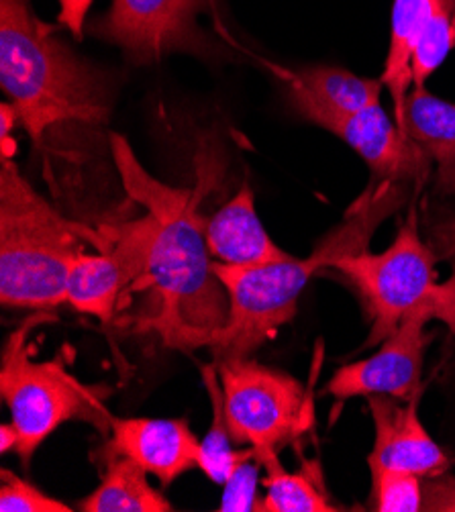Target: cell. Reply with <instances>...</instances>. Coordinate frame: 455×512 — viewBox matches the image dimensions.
Instances as JSON below:
<instances>
[{
	"instance_id": "6da1fadb",
	"label": "cell",
	"mask_w": 455,
	"mask_h": 512,
	"mask_svg": "<svg viewBox=\"0 0 455 512\" xmlns=\"http://www.w3.org/2000/svg\"><path fill=\"white\" fill-rule=\"evenodd\" d=\"M109 141L123 188L145 209L143 270L113 327L154 335L168 349L211 347L229 323V294L213 272L209 219L200 213L207 180L194 190L174 188L143 170L125 137L113 133Z\"/></svg>"
},
{
	"instance_id": "7a4b0ae2",
	"label": "cell",
	"mask_w": 455,
	"mask_h": 512,
	"mask_svg": "<svg viewBox=\"0 0 455 512\" xmlns=\"http://www.w3.org/2000/svg\"><path fill=\"white\" fill-rule=\"evenodd\" d=\"M407 182H374L351 204L343 221L331 229L309 258H286L262 266H227L213 262V272L229 294V323L209 347L215 360L249 357L296 315V304L311 278L345 255L368 249L376 229L409 198Z\"/></svg>"
},
{
	"instance_id": "3957f363",
	"label": "cell",
	"mask_w": 455,
	"mask_h": 512,
	"mask_svg": "<svg viewBox=\"0 0 455 512\" xmlns=\"http://www.w3.org/2000/svg\"><path fill=\"white\" fill-rule=\"evenodd\" d=\"M0 86L37 147L60 127H103L111 86L43 23L31 0H0Z\"/></svg>"
},
{
	"instance_id": "277c9868",
	"label": "cell",
	"mask_w": 455,
	"mask_h": 512,
	"mask_svg": "<svg viewBox=\"0 0 455 512\" xmlns=\"http://www.w3.org/2000/svg\"><path fill=\"white\" fill-rule=\"evenodd\" d=\"M105 247L100 229L70 221L0 158V300L15 309L49 311L66 302L74 262Z\"/></svg>"
},
{
	"instance_id": "5b68a950",
	"label": "cell",
	"mask_w": 455,
	"mask_h": 512,
	"mask_svg": "<svg viewBox=\"0 0 455 512\" xmlns=\"http://www.w3.org/2000/svg\"><path fill=\"white\" fill-rule=\"evenodd\" d=\"M435 262L437 255L421 239L417 211L411 207L407 221L400 225L386 251L370 253L366 249L345 255L331 266L364 300L372 321L364 347L386 341L411 315H421L427 321L437 319L455 333V272L449 280L437 282Z\"/></svg>"
},
{
	"instance_id": "8992f818",
	"label": "cell",
	"mask_w": 455,
	"mask_h": 512,
	"mask_svg": "<svg viewBox=\"0 0 455 512\" xmlns=\"http://www.w3.org/2000/svg\"><path fill=\"white\" fill-rule=\"evenodd\" d=\"M52 319L47 311L29 317L7 339L0 364V394L19 433L15 453L25 468L39 445L68 421L90 423L103 433L111 429L113 415L90 388L66 372L62 362H35L31 357V329Z\"/></svg>"
},
{
	"instance_id": "52a82bcc",
	"label": "cell",
	"mask_w": 455,
	"mask_h": 512,
	"mask_svg": "<svg viewBox=\"0 0 455 512\" xmlns=\"http://www.w3.org/2000/svg\"><path fill=\"white\" fill-rule=\"evenodd\" d=\"M233 443L276 449L313 425V398L296 378L249 357L217 362Z\"/></svg>"
},
{
	"instance_id": "ba28073f",
	"label": "cell",
	"mask_w": 455,
	"mask_h": 512,
	"mask_svg": "<svg viewBox=\"0 0 455 512\" xmlns=\"http://www.w3.org/2000/svg\"><path fill=\"white\" fill-rule=\"evenodd\" d=\"M213 0H113L92 33L117 45L135 66L162 62L172 54L211 58L213 43L200 15Z\"/></svg>"
},
{
	"instance_id": "9c48e42d",
	"label": "cell",
	"mask_w": 455,
	"mask_h": 512,
	"mask_svg": "<svg viewBox=\"0 0 455 512\" xmlns=\"http://www.w3.org/2000/svg\"><path fill=\"white\" fill-rule=\"evenodd\" d=\"M98 229L105 237V247L96 253L84 251L74 262L66 284V302L78 313L113 325L125 294L143 270L145 235L139 219L107 223Z\"/></svg>"
},
{
	"instance_id": "30bf717a",
	"label": "cell",
	"mask_w": 455,
	"mask_h": 512,
	"mask_svg": "<svg viewBox=\"0 0 455 512\" xmlns=\"http://www.w3.org/2000/svg\"><path fill=\"white\" fill-rule=\"evenodd\" d=\"M427 323L421 315L404 319L368 360L341 366L329 380L327 392L337 400L384 394L402 402L421 394L423 353L433 339L425 333Z\"/></svg>"
},
{
	"instance_id": "8fae6325",
	"label": "cell",
	"mask_w": 455,
	"mask_h": 512,
	"mask_svg": "<svg viewBox=\"0 0 455 512\" xmlns=\"http://www.w3.org/2000/svg\"><path fill=\"white\" fill-rule=\"evenodd\" d=\"M366 398L376 427L374 449L368 455L370 472L396 470L421 478L445 474L449 457L431 439L417 415L421 394L404 404L384 394H370Z\"/></svg>"
},
{
	"instance_id": "7c38bea8",
	"label": "cell",
	"mask_w": 455,
	"mask_h": 512,
	"mask_svg": "<svg viewBox=\"0 0 455 512\" xmlns=\"http://www.w3.org/2000/svg\"><path fill=\"white\" fill-rule=\"evenodd\" d=\"M329 133L345 141L368 164L374 182L423 184L431 158L390 119L380 105L339 119Z\"/></svg>"
},
{
	"instance_id": "4fadbf2b",
	"label": "cell",
	"mask_w": 455,
	"mask_h": 512,
	"mask_svg": "<svg viewBox=\"0 0 455 512\" xmlns=\"http://www.w3.org/2000/svg\"><path fill=\"white\" fill-rule=\"evenodd\" d=\"M105 455L133 459L147 474L170 486L184 472L198 468L200 441L184 419L111 417Z\"/></svg>"
},
{
	"instance_id": "5bb4252c",
	"label": "cell",
	"mask_w": 455,
	"mask_h": 512,
	"mask_svg": "<svg viewBox=\"0 0 455 512\" xmlns=\"http://www.w3.org/2000/svg\"><path fill=\"white\" fill-rule=\"evenodd\" d=\"M382 88V80L362 78L331 66L305 68L288 78L292 109L325 131L343 117L380 105Z\"/></svg>"
},
{
	"instance_id": "9a60e30c",
	"label": "cell",
	"mask_w": 455,
	"mask_h": 512,
	"mask_svg": "<svg viewBox=\"0 0 455 512\" xmlns=\"http://www.w3.org/2000/svg\"><path fill=\"white\" fill-rule=\"evenodd\" d=\"M207 245L213 258L227 266H262L290 258L264 229L249 182H243L239 192L209 219Z\"/></svg>"
},
{
	"instance_id": "2e32d148",
	"label": "cell",
	"mask_w": 455,
	"mask_h": 512,
	"mask_svg": "<svg viewBox=\"0 0 455 512\" xmlns=\"http://www.w3.org/2000/svg\"><path fill=\"white\" fill-rule=\"evenodd\" d=\"M400 131L437 164L445 186L455 174V102L431 94L425 86H413L404 100Z\"/></svg>"
},
{
	"instance_id": "e0dca14e",
	"label": "cell",
	"mask_w": 455,
	"mask_h": 512,
	"mask_svg": "<svg viewBox=\"0 0 455 512\" xmlns=\"http://www.w3.org/2000/svg\"><path fill=\"white\" fill-rule=\"evenodd\" d=\"M256 462L266 470V496L258 500V512H337L323 484L317 464H305L298 472L284 470L276 449H254Z\"/></svg>"
},
{
	"instance_id": "ac0fdd59",
	"label": "cell",
	"mask_w": 455,
	"mask_h": 512,
	"mask_svg": "<svg viewBox=\"0 0 455 512\" xmlns=\"http://www.w3.org/2000/svg\"><path fill=\"white\" fill-rule=\"evenodd\" d=\"M107 472L100 486L78 508L84 512H172L162 492L151 488L147 472L123 455H105Z\"/></svg>"
},
{
	"instance_id": "d6986e66",
	"label": "cell",
	"mask_w": 455,
	"mask_h": 512,
	"mask_svg": "<svg viewBox=\"0 0 455 512\" xmlns=\"http://www.w3.org/2000/svg\"><path fill=\"white\" fill-rule=\"evenodd\" d=\"M200 376H202V382H205V388L211 400L213 423L207 437L200 441L198 468L207 474L209 480L223 486L243 462H247V459H256V451L254 447H247L241 451H235L231 447L233 439H231V431L225 415V396H223L217 364L200 366Z\"/></svg>"
},
{
	"instance_id": "ffe728a7",
	"label": "cell",
	"mask_w": 455,
	"mask_h": 512,
	"mask_svg": "<svg viewBox=\"0 0 455 512\" xmlns=\"http://www.w3.org/2000/svg\"><path fill=\"white\" fill-rule=\"evenodd\" d=\"M423 480L417 474L382 470L372 472L374 510L378 512H419L423 510Z\"/></svg>"
},
{
	"instance_id": "44dd1931",
	"label": "cell",
	"mask_w": 455,
	"mask_h": 512,
	"mask_svg": "<svg viewBox=\"0 0 455 512\" xmlns=\"http://www.w3.org/2000/svg\"><path fill=\"white\" fill-rule=\"evenodd\" d=\"M0 510L3 512H72L66 502L43 494L31 482L19 478L17 474L3 470L0 472Z\"/></svg>"
},
{
	"instance_id": "7402d4cb",
	"label": "cell",
	"mask_w": 455,
	"mask_h": 512,
	"mask_svg": "<svg viewBox=\"0 0 455 512\" xmlns=\"http://www.w3.org/2000/svg\"><path fill=\"white\" fill-rule=\"evenodd\" d=\"M260 464L256 459H247L243 462L231 478L223 484L225 492L219 504L221 512H249L258 508V476Z\"/></svg>"
},
{
	"instance_id": "603a6c76",
	"label": "cell",
	"mask_w": 455,
	"mask_h": 512,
	"mask_svg": "<svg viewBox=\"0 0 455 512\" xmlns=\"http://www.w3.org/2000/svg\"><path fill=\"white\" fill-rule=\"evenodd\" d=\"M423 510L455 512V478L435 476L423 480Z\"/></svg>"
},
{
	"instance_id": "cb8c5ba5",
	"label": "cell",
	"mask_w": 455,
	"mask_h": 512,
	"mask_svg": "<svg viewBox=\"0 0 455 512\" xmlns=\"http://www.w3.org/2000/svg\"><path fill=\"white\" fill-rule=\"evenodd\" d=\"M60 3V23L80 41L84 37V25L94 0H58Z\"/></svg>"
},
{
	"instance_id": "d4e9b609",
	"label": "cell",
	"mask_w": 455,
	"mask_h": 512,
	"mask_svg": "<svg viewBox=\"0 0 455 512\" xmlns=\"http://www.w3.org/2000/svg\"><path fill=\"white\" fill-rule=\"evenodd\" d=\"M19 123V115L11 102L0 105V147H3V160H13L17 153V141L13 137L15 125Z\"/></svg>"
},
{
	"instance_id": "484cf974",
	"label": "cell",
	"mask_w": 455,
	"mask_h": 512,
	"mask_svg": "<svg viewBox=\"0 0 455 512\" xmlns=\"http://www.w3.org/2000/svg\"><path fill=\"white\" fill-rule=\"evenodd\" d=\"M17 447H19V433L13 427V423L0 427V451L9 453V451H17Z\"/></svg>"
},
{
	"instance_id": "4316f807",
	"label": "cell",
	"mask_w": 455,
	"mask_h": 512,
	"mask_svg": "<svg viewBox=\"0 0 455 512\" xmlns=\"http://www.w3.org/2000/svg\"><path fill=\"white\" fill-rule=\"evenodd\" d=\"M443 233L447 235V239H449V243H451V247H453V245H455V221L449 223V225L443 229Z\"/></svg>"
},
{
	"instance_id": "83f0119b",
	"label": "cell",
	"mask_w": 455,
	"mask_h": 512,
	"mask_svg": "<svg viewBox=\"0 0 455 512\" xmlns=\"http://www.w3.org/2000/svg\"><path fill=\"white\" fill-rule=\"evenodd\" d=\"M445 186H447V188H449V190H451V192H453V194H455V174H453V176H451V178H449V182H447V184H445Z\"/></svg>"
},
{
	"instance_id": "f1b7e54d",
	"label": "cell",
	"mask_w": 455,
	"mask_h": 512,
	"mask_svg": "<svg viewBox=\"0 0 455 512\" xmlns=\"http://www.w3.org/2000/svg\"><path fill=\"white\" fill-rule=\"evenodd\" d=\"M453 27H455V11H453Z\"/></svg>"
}]
</instances>
